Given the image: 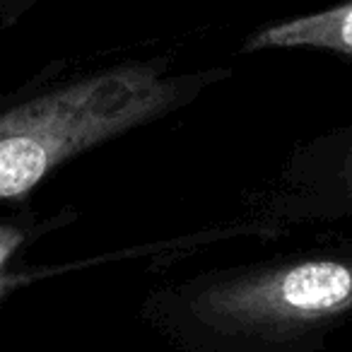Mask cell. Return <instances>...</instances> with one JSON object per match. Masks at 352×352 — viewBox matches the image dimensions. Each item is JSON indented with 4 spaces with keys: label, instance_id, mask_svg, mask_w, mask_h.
I'll return each instance as SVG.
<instances>
[{
    "label": "cell",
    "instance_id": "1",
    "mask_svg": "<svg viewBox=\"0 0 352 352\" xmlns=\"http://www.w3.org/2000/svg\"><path fill=\"white\" fill-rule=\"evenodd\" d=\"M179 85L128 65L65 85L0 116V201L25 196L87 147L174 107Z\"/></svg>",
    "mask_w": 352,
    "mask_h": 352
},
{
    "label": "cell",
    "instance_id": "3",
    "mask_svg": "<svg viewBox=\"0 0 352 352\" xmlns=\"http://www.w3.org/2000/svg\"><path fill=\"white\" fill-rule=\"evenodd\" d=\"M302 46L352 56V3L268 27L251 36L244 44V51L302 49Z\"/></svg>",
    "mask_w": 352,
    "mask_h": 352
},
{
    "label": "cell",
    "instance_id": "2",
    "mask_svg": "<svg viewBox=\"0 0 352 352\" xmlns=\"http://www.w3.org/2000/svg\"><path fill=\"white\" fill-rule=\"evenodd\" d=\"M352 304V268L336 261H309L239 292L232 307L239 316H321Z\"/></svg>",
    "mask_w": 352,
    "mask_h": 352
}]
</instances>
